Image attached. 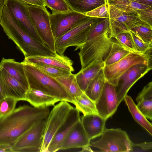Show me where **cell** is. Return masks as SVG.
Instances as JSON below:
<instances>
[{"instance_id": "33", "label": "cell", "mask_w": 152, "mask_h": 152, "mask_svg": "<svg viewBox=\"0 0 152 152\" xmlns=\"http://www.w3.org/2000/svg\"><path fill=\"white\" fill-rule=\"evenodd\" d=\"M114 38L118 43L130 52L140 54L136 48L130 31L120 33Z\"/></svg>"}, {"instance_id": "35", "label": "cell", "mask_w": 152, "mask_h": 152, "mask_svg": "<svg viewBox=\"0 0 152 152\" xmlns=\"http://www.w3.org/2000/svg\"><path fill=\"white\" fill-rule=\"evenodd\" d=\"M32 64L45 74L55 78L72 73L69 71L57 67L39 64Z\"/></svg>"}, {"instance_id": "9", "label": "cell", "mask_w": 152, "mask_h": 152, "mask_svg": "<svg viewBox=\"0 0 152 152\" xmlns=\"http://www.w3.org/2000/svg\"><path fill=\"white\" fill-rule=\"evenodd\" d=\"M108 4L110 24V35L111 38H114L120 33L130 31L137 25L150 26L142 20L134 10L129 12L122 11Z\"/></svg>"}, {"instance_id": "3", "label": "cell", "mask_w": 152, "mask_h": 152, "mask_svg": "<svg viewBox=\"0 0 152 152\" xmlns=\"http://www.w3.org/2000/svg\"><path fill=\"white\" fill-rule=\"evenodd\" d=\"M30 88L40 91L55 96L60 101L73 104L74 99L55 78L45 74L33 64L23 61Z\"/></svg>"}, {"instance_id": "26", "label": "cell", "mask_w": 152, "mask_h": 152, "mask_svg": "<svg viewBox=\"0 0 152 152\" xmlns=\"http://www.w3.org/2000/svg\"><path fill=\"white\" fill-rule=\"evenodd\" d=\"M106 80L103 68L90 83L84 92L91 99L95 102L102 91Z\"/></svg>"}, {"instance_id": "27", "label": "cell", "mask_w": 152, "mask_h": 152, "mask_svg": "<svg viewBox=\"0 0 152 152\" xmlns=\"http://www.w3.org/2000/svg\"><path fill=\"white\" fill-rule=\"evenodd\" d=\"M71 9L85 14L105 4L106 0H66Z\"/></svg>"}, {"instance_id": "7", "label": "cell", "mask_w": 152, "mask_h": 152, "mask_svg": "<svg viewBox=\"0 0 152 152\" xmlns=\"http://www.w3.org/2000/svg\"><path fill=\"white\" fill-rule=\"evenodd\" d=\"M27 8L32 22L44 44L53 53H57L50 26V14L45 7L27 4Z\"/></svg>"}, {"instance_id": "48", "label": "cell", "mask_w": 152, "mask_h": 152, "mask_svg": "<svg viewBox=\"0 0 152 152\" xmlns=\"http://www.w3.org/2000/svg\"><path fill=\"white\" fill-rule=\"evenodd\" d=\"M130 0L134 1H135V0Z\"/></svg>"}, {"instance_id": "25", "label": "cell", "mask_w": 152, "mask_h": 152, "mask_svg": "<svg viewBox=\"0 0 152 152\" xmlns=\"http://www.w3.org/2000/svg\"><path fill=\"white\" fill-rule=\"evenodd\" d=\"M124 100L134 119L152 135V125L139 110L132 97L126 94Z\"/></svg>"}, {"instance_id": "31", "label": "cell", "mask_w": 152, "mask_h": 152, "mask_svg": "<svg viewBox=\"0 0 152 152\" xmlns=\"http://www.w3.org/2000/svg\"><path fill=\"white\" fill-rule=\"evenodd\" d=\"M107 3L120 11L129 12L137 9L147 8L148 6L130 0H106Z\"/></svg>"}, {"instance_id": "14", "label": "cell", "mask_w": 152, "mask_h": 152, "mask_svg": "<svg viewBox=\"0 0 152 152\" xmlns=\"http://www.w3.org/2000/svg\"><path fill=\"white\" fill-rule=\"evenodd\" d=\"M27 5L19 0H4V5L21 26L29 35L44 45L32 22L28 12Z\"/></svg>"}, {"instance_id": "39", "label": "cell", "mask_w": 152, "mask_h": 152, "mask_svg": "<svg viewBox=\"0 0 152 152\" xmlns=\"http://www.w3.org/2000/svg\"><path fill=\"white\" fill-rule=\"evenodd\" d=\"M134 45L137 50L140 54H145L152 49V44H148L143 42L139 37L131 31Z\"/></svg>"}, {"instance_id": "6", "label": "cell", "mask_w": 152, "mask_h": 152, "mask_svg": "<svg viewBox=\"0 0 152 152\" xmlns=\"http://www.w3.org/2000/svg\"><path fill=\"white\" fill-rule=\"evenodd\" d=\"M98 141L89 146L98 148L102 152H129L132 142L126 132L120 128H106Z\"/></svg>"}, {"instance_id": "36", "label": "cell", "mask_w": 152, "mask_h": 152, "mask_svg": "<svg viewBox=\"0 0 152 152\" xmlns=\"http://www.w3.org/2000/svg\"><path fill=\"white\" fill-rule=\"evenodd\" d=\"M18 101L15 98L9 96H6L0 100V118L12 112Z\"/></svg>"}, {"instance_id": "44", "label": "cell", "mask_w": 152, "mask_h": 152, "mask_svg": "<svg viewBox=\"0 0 152 152\" xmlns=\"http://www.w3.org/2000/svg\"><path fill=\"white\" fill-rule=\"evenodd\" d=\"M6 97L5 94L1 78L0 67V100Z\"/></svg>"}, {"instance_id": "47", "label": "cell", "mask_w": 152, "mask_h": 152, "mask_svg": "<svg viewBox=\"0 0 152 152\" xmlns=\"http://www.w3.org/2000/svg\"><path fill=\"white\" fill-rule=\"evenodd\" d=\"M82 148V150L80 152H93L89 145L84 146Z\"/></svg>"}, {"instance_id": "11", "label": "cell", "mask_w": 152, "mask_h": 152, "mask_svg": "<svg viewBox=\"0 0 152 152\" xmlns=\"http://www.w3.org/2000/svg\"><path fill=\"white\" fill-rule=\"evenodd\" d=\"M45 124L41 120L26 132L12 145L13 152H40Z\"/></svg>"}, {"instance_id": "30", "label": "cell", "mask_w": 152, "mask_h": 152, "mask_svg": "<svg viewBox=\"0 0 152 152\" xmlns=\"http://www.w3.org/2000/svg\"><path fill=\"white\" fill-rule=\"evenodd\" d=\"M131 52L117 41H113L110 51L104 61L105 65L113 64L118 61Z\"/></svg>"}, {"instance_id": "34", "label": "cell", "mask_w": 152, "mask_h": 152, "mask_svg": "<svg viewBox=\"0 0 152 152\" xmlns=\"http://www.w3.org/2000/svg\"><path fill=\"white\" fill-rule=\"evenodd\" d=\"M139 37L143 42L152 44V27L150 26L138 25L130 30Z\"/></svg>"}, {"instance_id": "24", "label": "cell", "mask_w": 152, "mask_h": 152, "mask_svg": "<svg viewBox=\"0 0 152 152\" xmlns=\"http://www.w3.org/2000/svg\"><path fill=\"white\" fill-rule=\"evenodd\" d=\"M137 107L144 115L152 120V82L144 87L136 99Z\"/></svg>"}, {"instance_id": "15", "label": "cell", "mask_w": 152, "mask_h": 152, "mask_svg": "<svg viewBox=\"0 0 152 152\" xmlns=\"http://www.w3.org/2000/svg\"><path fill=\"white\" fill-rule=\"evenodd\" d=\"M151 69L146 64H137L131 67L121 76L116 86L119 104L124 100L132 86Z\"/></svg>"}, {"instance_id": "18", "label": "cell", "mask_w": 152, "mask_h": 152, "mask_svg": "<svg viewBox=\"0 0 152 152\" xmlns=\"http://www.w3.org/2000/svg\"><path fill=\"white\" fill-rule=\"evenodd\" d=\"M24 61L30 64H45L57 67L71 72L74 71L73 62L68 57L57 54L53 56H34L25 57Z\"/></svg>"}, {"instance_id": "4", "label": "cell", "mask_w": 152, "mask_h": 152, "mask_svg": "<svg viewBox=\"0 0 152 152\" xmlns=\"http://www.w3.org/2000/svg\"><path fill=\"white\" fill-rule=\"evenodd\" d=\"M110 30L100 36L86 41L75 50L80 49L78 55L82 69L95 60L105 61L113 41L110 35Z\"/></svg>"}, {"instance_id": "2", "label": "cell", "mask_w": 152, "mask_h": 152, "mask_svg": "<svg viewBox=\"0 0 152 152\" xmlns=\"http://www.w3.org/2000/svg\"><path fill=\"white\" fill-rule=\"evenodd\" d=\"M0 25L8 38L12 40L25 58L34 56H53L55 53L44 45L29 35L20 25L4 6Z\"/></svg>"}, {"instance_id": "13", "label": "cell", "mask_w": 152, "mask_h": 152, "mask_svg": "<svg viewBox=\"0 0 152 152\" xmlns=\"http://www.w3.org/2000/svg\"><path fill=\"white\" fill-rule=\"evenodd\" d=\"M95 103L99 115L106 120L112 116L119 104L116 86L106 80L102 91Z\"/></svg>"}, {"instance_id": "29", "label": "cell", "mask_w": 152, "mask_h": 152, "mask_svg": "<svg viewBox=\"0 0 152 152\" xmlns=\"http://www.w3.org/2000/svg\"><path fill=\"white\" fill-rule=\"evenodd\" d=\"M73 104L83 115L98 114L95 102L88 97L84 92L74 98Z\"/></svg>"}, {"instance_id": "16", "label": "cell", "mask_w": 152, "mask_h": 152, "mask_svg": "<svg viewBox=\"0 0 152 152\" xmlns=\"http://www.w3.org/2000/svg\"><path fill=\"white\" fill-rule=\"evenodd\" d=\"M80 113L75 107L72 108L66 119L52 139L47 152H55L60 150L64 139L73 126L80 119Z\"/></svg>"}, {"instance_id": "1", "label": "cell", "mask_w": 152, "mask_h": 152, "mask_svg": "<svg viewBox=\"0 0 152 152\" xmlns=\"http://www.w3.org/2000/svg\"><path fill=\"white\" fill-rule=\"evenodd\" d=\"M48 107L20 106L9 115L0 118V144L12 145L34 125L46 119Z\"/></svg>"}, {"instance_id": "28", "label": "cell", "mask_w": 152, "mask_h": 152, "mask_svg": "<svg viewBox=\"0 0 152 152\" xmlns=\"http://www.w3.org/2000/svg\"><path fill=\"white\" fill-rule=\"evenodd\" d=\"M55 79L74 99L83 92L78 86L75 74L71 73Z\"/></svg>"}, {"instance_id": "23", "label": "cell", "mask_w": 152, "mask_h": 152, "mask_svg": "<svg viewBox=\"0 0 152 152\" xmlns=\"http://www.w3.org/2000/svg\"><path fill=\"white\" fill-rule=\"evenodd\" d=\"M26 101L35 108H44L54 105L60 101L57 98L40 91L30 88L27 91Z\"/></svg>"}, {"instance_id": "5", "label": "cell", "mask_w": 152, "mask_h": 152, "mask_svg": "<svg viewBox=\"0 0 152 152\" xmlns=\"http://www.w3.org/2000/svg\"><path fill=\"white\" fill-rule=\"evenodd\" d=\"M98 20V18L90 17L56 39V53L64 55L65 51L69 47L75 46L76 48L85 43L90 31Z\"/></svg>"}, {"instance_id": "20", "label": "cell", "mask_w": 152, "mask_h": 152, "mask_svg": "<svg viewBox=\"0 0 152 152\" xmlns=\"http://www.w3.org/2000/svg\"><path fill=\"white\" fill-rule=\"evenodd\" d=\"M80 119L90 140L101 136L106 128V120L98 114L83 115Z\"/></svg>"}, {"instance_id": "46", "label": "cell", "mask_w": 152, "mask_h": 152, "mask_svg": "<svg viewBox=\"0 0 152 152\" xmlns=\"http://www.w3.org/2000/svg\"><path fill=\"white\" fill-rule=\"evenodd\" d=\"M4 6V0H0V23L1 20L2 11Z\"/></svg>"}, {"instance_id": "41", "label": "cell", "mask_w": 152, "mask_h": 152, "mask_svg": "<svg viewBox=\"0 0 152 152\" xmlns=\"http://www.w3.org/2000/svg\"><path fill=\"white\" fill-rule=\"evenodd\" d=\"M130 152H152V143L145 142L136 144L132 142Z\"/></svg>"}, {"instance_id": "19", "label": "cell", "mask_w": 152, "mask_h": 152, "mask_svg": "<svg viewBox=\"0 0 152 152\" xmlns=\"http://www.w3.org/2000/svg\"><path fill=\"white\" fill-rule=\"evenodd\" d=\"M4 91L6 96L13 97L18 101H25L28 91L19 82L0 66Z\"/></svg>"}, {"instance_id": "38", "label": "cell", "mask_w": 152, "mask_h": 152, "mask_svg": "<svg viewBox=\"0 0 152 152\" xmlns=\"http://www.w3.org/2000/svg\"><path fill=\"white\" fill-rule=\"evenodd\" d=\"M88 16L96 18H109V14L107 3L85 14Z\"/></svg>"}, {"instance_id": "42", "label": "cell", "mask_w": 152, "mask_h": 152, "mask_svg": "<svg viewBox=\"0 0 152 152\" xmlns=\"http://www.w3.org/2000/svg\"><path fill=\"white\" fill-rule=\"evenodd\" d=\"M25 3L28 5H31L45 7L43 0H24Z\"/></svg>"}, {"instance_id": "40", "label": "cell", "mask_w": 152, "mask_h": 152, "mask_svg": "<svg viewBox=\"0 0 152 152\" xmlns=\"http://www.w3.org/2000/svg\"><path fill=\"white\" fill-rule=\"evenodd\" d=\"M138 14L140 18L152 27V6L143 9L134 10Z\"/></svg>"}, {"instance_id": "22", "label": "cell", "mask_w": 152, "mask_h": 152, "mask_svg": "<svg viewBox=\"0 0 152 152\" xmlns=\"http://www.w3.org/2000/svg\"><path fill=\"white\" fill-rule=\"evenodd\" d=\"M0 66L4 69L11 76L22 85L28 91L30 87L25 73L23 61H16L14 59L3 58Z\"/></svg>"}, {"instance_id": "21", "label": "cell", "mask_w": 152, "mask_h": 152, "mask_svg": "<svg viewBox=\"0 0 152 152\" xmlns=\"http://www.w3.org/2000/svg\"><path fill=\"white\" fill-rule=\"evenodd\" d=\"M104 66V61L95 60L75 74L78 86L83 92H84L90 83Z\"/></svg>"}, {"instance_id": "8", "label": "cell", "mask_w": 152, "mask_h": 152, "mask_svg": "<svg viewBox=\"0 0 152 152\" xmlns=\"http://www.w3.org/2000/svg\"><path fill=\"white\" fill-rule=\"evenodd\" d=\"M73 107L68 102L61 101L53 108L47 118L40 152H47L49 144Z\"/></svg>"}, {"instance_id": "45", "label": "cell", "mask_w": 152, "mask_h": 152, "mask_svg": "<svg viewBox=\"0 0 152 152\" xmlns=\"http://www.w3.org/2000/svg\"><path fill=\"white\" fill-rule=\"evenodd\" d=\"M135 1L141 4L152 6V0H135Z\"/></svg>"}, {"instance_id": "43", "label": "cell", "mask_w": 152, "mask_h": 152, "mask_svg": "<svg viewBox=\"0 0 152 152\" xmlns=\"http://www.w3.org/2000/svg\"><path fill=\"white\" fill-rule=\"evenodd\" d=\"M12 145L0 144V152H13Z\"/></svg>"}, {"instance_id": "17", "label": "cell", "mask_w": 152, "mask_h": 152, "mask_svg": "<svg viewBox=\"0 0 152 152\" xmlns=\"http://www.w3.org/2000/svg\"><path fill=\"white\" fill-rule=\"evenodd\" d=\"M90 140L80 119L73 126L64 139L60 150L82 148L89 145Z\"/></svg>"}, {"instance_id": "32", "label": "cell", "mask_w": 152, "mask_h": 152, "mask_svg": "<svg viewBox=\"0 0 152 152\" xmlns=\"http://www.w3.org/2000/svg\"><path fill=\"white\" fill-rule=\"evenodd\" d=\"M110 29V24L109 18H104L100 21L99 20L90 31L86 41L96 38Z\"/></svg>"}, {"instance_id": "12", "label": "cell", "mask_w": 152, "mask_h": 152, "mask_svg": "<svg viewBox=\"0 0 152 152\" xmlns=\"http://www.w3.org/2000/svg\"><path fill=\"white\" fill-rule=\"evenodd\" d=\"M90 17L73 10L66 12H53L50 14V20L55 40Z\"/></svg>"}, {"instance_id": "37", "label": "cell", "mask_w": 152, "mask_h": 152, "mask_svg": "<svg viewBox=\"0 0 152 152\" xmlns=\"http://www.w3.org/2000/svg\"><path fill=\"white\" fill-rule=\"evenodd\" d=\"M46 6L50 8L53 12H69L71 9L66 0H43Z\"/></svg>"}, {"instance_id": "10", "label": "cell", "mask_w": 152, "mask_h": 152, "mask_svg": "<svg viewBox=\"0 0 152 152\" xmlns=\"http://www.w3.org/2000/svg\"><path fill=\"white\" fill-rule=\"evenodd\" d=\"M138 63L146 64L152 68L146 55L131 52L113 64L105 65L103 71L106 80L116 86L121 76L132 66Z\"/></svg>"}]
</instances>
